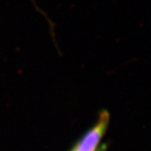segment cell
I'll return each instance as SVG.
<instances>
[{
  "mask_svg": "<svg viewBox=\"0 0 151 151\" xmlns=\"http://www.w3.org/2000/svg\"><path fill=\"white\" fill-rule=\"evenodd\" d=\"M109 123V114L104 111L101 113L96 124L89 130L72 151H96L105 134Z\"/></svg>",
  "mask_w": 151,
  "mask_h": 151,
  "instance_id": "cell-1",
  "label": "cell"
}]
</instances>
